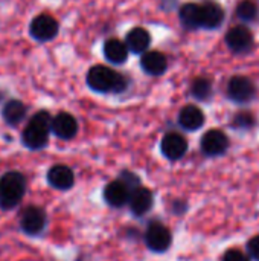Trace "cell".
I'll list each match as a JSON object with an SVG mask.
<instances>
[{
  "mask_svg": "<svg viewBox=\"0 0 259 261\" xmlns=\"http://www.w3.org/2000/svg\"><path fill=\"white\" fill-rule=\"evenodd\" d=\"M87 86L101 93H121L127 89L128 80L107 66H93L87 72Z\"/></svg>",
  "mask_w": 259,
  "mask_h": 261,
  "instance_id": "cell-1",
  "label": "cell"
},
{
  "mask_svg": "<svg viewBox=\"0 0 259 261\" xmlns=\"http://www.w3.org/2000/svg\"><path fill=\"white\" fill-rule=\"evenodd\" d=\"M50 122H52V116L49 112L41 110L35 113L21 135V141L24 147L31 150H40L46 147L50 133Z\"/></svg>",
  "mask_w": 259,
  "mask_h": 261,
  "instance_id": "cell-2",
  "label": "cell"
},
{
  "mask_svg": "<svg viewBox=\"0 0 259 261\" xmlns=\"http://www.w3.org/2000/svg\"><path fill=\"white\" fill-rule=\"evenodd\" d=\"M26 191V179L18 171H8L0 177V208L12 210L17 206Z\"/></svg>",
  "mask_w": 259,
  "mask_h": 261,
  "instance_id": "cell-3",
  "label": "cell"
},
{
  "mask_svg": "<svg viewBox=\"0 0 259 261\" xmlns=\"http://www.w3.org/2000/svg\"><path fill=\"white\" fill-rule=\"evenodd\" d=\"M145 242H147V246L153 252H165L171 246L172 236L165 225H162L159 222H153V223H150V226L145 232Z\"/></svg>",
  "mask_w": 259,
  "mask_h": 261,
  "instance_id": "cell-4",
  "label": "cell"
},
{
  "mask_svg": "<svg viewBox=\"0 0 259 261\" xmlns=\"http://www.w3.org/2000/svg\"><path fill=\"white\" fill-rule=\"evenodd\" d=\"M58 31H60L58 21L52 15H49V14L37 15L31 21V26H29L31 35L35 40H38V41H49V40L55 38Z\"/></svg>",
  "mask_w": 259,
  "mask_h": 261,
  "instance_id": "cell-5",
  "label": "cell"
},
{
  "mask_svg": "<svg viewBox=\"0 0 259 261\" xmlns=\"http://www.w3.org/2000/svg\"><path fill=\"white\" fill-rule=\"evenodd\" d=\"M227 95L235 102H249L256 96V87L247 76L235 75L227 84Z\"/></svg>",
  "mask_w": 259,
  "mask_h": 261,
  "instance_id": "cell-6",
  "label": "cell"
},
{
  "mask_svg": "<svg viewBox=\"0 0 259 261\" xmlns=\"http://www.w3.org/2000/svg\"><path fill=\"white\" fill-rule=\"evenodd\" d=\"M47 217L43 208L40 206H27L20 219V226L23 229V232H26L27 236H38L43 232L44 226H46Z\"/></svg>",
  "mask_w": 259,
  "mask_h": 261,
  "instance_id": "cell-7",
  "label": "cell"
},
{
  "mask_svg": "<svg viewBox=\"0 0 259 261\" xmlns=\"http://www.w3.org/2000/svg\"><path fill=\"white\" fill-rule=\"evenodd\" d=\"M226 44L234 52H238V54L247 52L253 46V34L244 24L234 26L226 34Z\"/></svg>",
  "mask_w": 259,
  "mask_h": 261,
  "instance_id": "cell-8",
  "label": "cell"
},
{
  "mask_svg": "<svg viewBox=\"0 0 259 261\" xmlns=\"http://www.w3.org/2000/svg\"><path fill=\"white\" fill-rule=\"evenodd\" d=\"M50 132L56 138L69 141V139L76 136V133H78V122H76V119L70 113L61 112V113H58V115H55L52 118Z\"/></svg>",
  "mask_w": 259,
  "mask_h": 261,
  "instance_id": "cell-9",
  "label": "cell"
},
{
  "mask_svg": "<svg viewBox=\"0 0 259 261\" xmlns=\"http://www.w3.org/2000/svg\"><path fill=\"white\" fill-rule=\"evenodd\" d=\"M200 145L206 156H221L229 147V139L221 130H209L203 135Z\"/></svg>",
  "mask_w": 259,
  "mask_h": 261,
  "instance_id": "cell-10",
  "label": "cell"
},
{
  "mask_svg": "<svg viewBox=\"0 0 259 261\" xmlns=\"http://www.w3.org/2000/svg\"><path fill=\"white\" fill-rule=\"evenodd\" d=\"M160 150L166 159L179 161L188 151V142L179 133H166L160 142Z\"/></svg>",
  "mask_w": 259,
  "mask_h": 261,
  "instance_id": "cell-11",
  "label": "cell"
},
{
  "mask_svg": "<svg viewBox=\"0 0 259 261\" xmlns=\"http://www.w3.org/2000/svg\"><path fill=\"white\" fill-rule=\"evenodd\" d=\"M130 194H131V190L122 179L110 182L104 190V199L113 208H121V206L127 205Z\"/></svg>",
  "mask_w": 259,
  "mask_h": 261,
  "instance_id": "cell-12",
  "label": "cell"
},
{
  "mask_svg": "<svg viewBox=\"0 0 259 261\" xmlns=\"http://www.w3.org/2000/svg\"><path fill=\"white\" fill-rule=\"evenodd\" d=\"M153 193L148 188L143 187H137L131 191L130 199H128V205L133 211L134 216H143L147 214L151 206H153Z\"/></svg>",
  "mask_w": 259,
  "mask_h": 261,
  "instance_id": "cell-13",
  "label": "cell"
},
{
  "mask_svg": "<svg viewBox=\"0 0 259 261\" xmlns=\"http://www.w3.org/2000/svg\"><path fill=\"white\" fill-rule=\"evenodd\" d=\"M47 182L50 187L56 190H69L75 184V174L73 171L66 165H55L47 171Z\"/></svg>",
  "mask_w": 259,
  "mask_h": 261,
  "instance_id": "cell-14",
  "label": "cell"
},
{
  "mask_svg": "<svg viewBox=\"0 0 259 261\" xmlns=\"http://www.w3.org/2000/svg\"><path fill=\"white\" fill-rule=\"evenodd\" d=\"M140 66L143 69L145 73L153 75V76H159L162 75L166 67H168V60L162 52L157 50H148L142 55L140 58Z\"/></svg>",
  "mask_w": 259,
  "mask_h": 261,
  "instance_id": "cell-15",
  "label": "cell"
},
{
  "mask_svg": "<svg viewBox=\"0 0 259 261\" xmlns=\"http://www.w3.org/2000/svg\"><path fill=\"white\" fill-rule=\"evenodd\" d=\"M150 44H151V35L143 28H134L127 34L125 46H127L128 52L143 54V52H147Z\"/></svg>",
  "mask_w": 259,
  "mask_h": 261,
  "instance_id": "cell-16",
  "label": "cell"
},
{
  "mask_svg": "<svg viewBox=\"0 0 259 261\" xmlns=\"http://www.w3.org/2000/svg\"><path fill=\"white\" fill-rule=\"evenodd\" d=\"M179 124L188 132H195L203 127L205 115L197 106H185L179 113Z\"/></svg>",
  "mask_w": 259,
  "mask_h": 261,
  "instance_id": "cell-17",
  "label": "cell"
},
{
  "mask_svg": "<svg viewBox=\"0 0 259 261\" xmlns=\"http://www.w3.org/2000/svg\"><path fill=\"white\" fill-rule=\"evenodd\" d=\"M224 20L223 8L215 2H206L202 5V28L215 29L221 26Z\"/></svg>",
  "mask_w": 259,
  "mask_h": 261,
  "instance_id": "cell-18",
  "label": "cell"
},
{
  "mask_svg": "<svg viewBox=\"0 0 259 261\" xmlns=\"http://www.w3.org/2000/svg\"><path fill=\"white\" fill-rule=\"evenodd\" d=\"M104 57L114 64H122L128 58V49L124 41L118 38H110L104 44Z\"/></svg>",
  "mask_w": 259,
  "mask_h": 261,
  "instance_id": "cell-19",
  "label": "cell"
},
{
  "mask_svg": "<svg viewBox=\"0 0 259 261\" xmlns=\"http://www.w3.org/2000/svg\"><path fill=\"white\" fill-rule=\"evenodd\" d=\"M180 21L188 29L202 28V5L197 3H186L180 8Z\"/></svg>",
  "mask_w": 259,
  "mask_h": 261,
  "instance_id": "cell-20",
  "label": "cell"
},
{
  "mask_svg": "<svg viewBox=\"0 0 259 261\" xmlns=\"http://www.w3.org/2000/svg\"><path fill=\"white\" fill-rule=\"evenodd\" d=\"M2 116L8 125H17L26 116V106L18 99H11L5 104Z\"/></svg>",
  "mask_w": 259,
  "mask_h": 261,
  "instance_id": "cell-21",
  "label": "cell"
},
{
  "mask_svg": "<svg viewBox=\"0 0 259 261\" xmlns=\"http://www.w3.org/2000/svg\"><path fill=\"white\" fill-rule=\"evenodd\" d=\"M237 15L243 21H253L259 15V5L256 0H241L237 5Z\"/></svg>",
  "mask_w": 259,
  "mask_h": 261,
  "instance_id": "cell-22",
  "label": "cell"
},
{
  "mask_svg": "<svg viewBox=\"0 0 259 261\" xmlns=\"http://www.w3.org/2000/svg\"><path fill=\"white\" fill-rule=\"evenodd\" d=\"M191 93H192L194 98H197L200 101L208 99L212 95V83H211V80H208L205 76L194 80V83L191 86Z\"/></svg>",
  "mask_w": 259,
  "mask_h": 261,
  "instance_id": "cell-23",
  "label": "cell"
},
{
  "mask_svg": "<svg viewBox=\"0 0 259 261\" xmlns=\"http://www.w3.org/2000/svg\"><path fill=\"white\" fill-rule=\"evenodd\" d=\"M253 124H255V118L249 112L237 113L235 118H234V125L240 127V128H250V127H253Z\"/></svg>",
  "mask_w": 259,
  "mask_h": 261,
  "instance_id": "cell-24",
  "label": "cell"
},
{
  "mask_svg": "<svg viewBox=\"0 0 259 261\" xmlns=\"http://www.w3.org/2000/svg\"><path fill=\"white\" fill-rule=\"evenodd\" d=\"M247 252H249V257L252 260L259 261V236L252 237L247 242Z\"/></svg>",
  "mask_w": 259,
  "mask_h": 261,
  "instance_id": "cell-25",
  "label": "cell"
},
{
  "mask_svg": "<svg viewBox=\"0 0 259 261\" xmlns=\"http://www.w3.org/2000/svg\"><path fill=\"white\" fill-rule=\"evenodd\" d=\"M223 261H249V255H246L243 251L238 249H229L223 255Z\"/></svg>",
  "mask_w": 259,
  "mask_h": 261,
  "instance_id": "cell-26",
  "label": "cell"
}]
</instances>
